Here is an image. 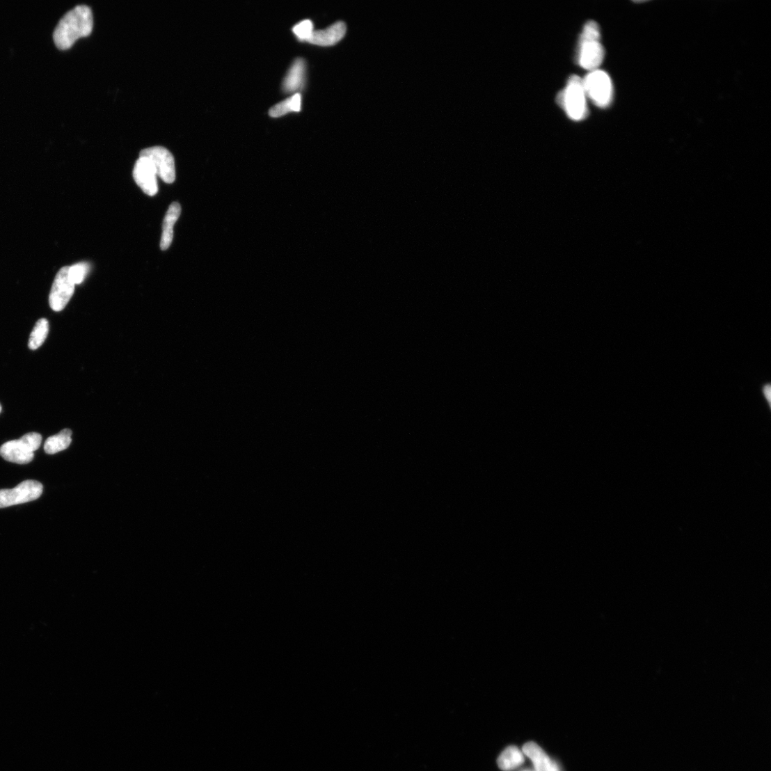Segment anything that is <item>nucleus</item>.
<instances>
[{
	"label": "nucleus",
	"mask_w": 771,
	"mask_h": 771,
	"mask_svg": "<svg viewBox=\"0 0 771 771\" xmlns=\"http://www.w3.org/2000/svg\"><path fill=\"white\" fill-rule=\"evenodd\" d=\"M93 14L90 7L79 5L67 11L53 32L55 45L61 49L72 46L79 38L88 36L93 29Z\"/></svg>",
	"instance_id": "1"
},
{
	"label": "nucleus",
	"mask_w": 771,
	"mask_h": 771,
	"mask_svg": "<svg viewBox=\"0 0 771 771\" xmlns=\"http://www.w3.org/2000/svg\"><path fill=\"white\" fill-rule=\"evenodd\" d=\"M605 57V49L601 43L598 24L589 21L584 26L578 50V63L590 72L598 70Z\"/></svg>",
	"instance_id": "2"
},
{
	"label": "nucleus",
	"mask_w": 771,
	"mask_h": 771,
	"mask_svg": "<svg viewBox=\"0 0 771 771\" xmlns=\"http://www.w3.org/2000/svg\"><path fill=\"white\" fill-rule=\"evenodd\" d=\"M587 98L583 79L573 75L569 78L565 89L559 93L557 102L571 120L581 121L588 116Z\"/></svg>",
	"instance_id": "3"
},
{
	"label": "nucleus",
	"mask_w": 771,
	"mask_h": 771,
	"mask_svg": "<svg viewBox=\"0 0 771 771\" xmlns=\"http://www.w3.org/2000/svg\"><path fill=\"white\" fill-rule=\"evenodd\" d=\"M42 440V437L38 433L26 434L19 439L5 443L0 447V455L12 463H29L34 459V452L40 447Z\"/></svg>",
	"instance_id": "4"
},
{
	"label": "nucleus",
	"mask_w": 771,
	"mask_h": 771,
	"mask_svg": "<svg viewBox=\"0 0 771 771\" xmlns=\"http://www.w3.org/2000/svg\"><path fill=\"white\" fill-rule=\"evenodd\" d=\"M583 84L587 97L598 107L609 106L613 99V84L610 75L602 70L590 72L583 79Z\"/></svg>",
	"instance_id": "5"
},
{
	"label": "nucleus",
	"mask_w": 771,
	"mask_h": 771,
	"mask_svg": "<svg viewBox=\"0 0 771 771\" xmlns=\"http://www.w3.org/2000/svg\"><path fill=\"white\" fill-rule=\"evenodd\" d=\"M43 486L34 480H26L12 489L0 490V509L31 502L41 497Z\"/></svg>",
	"instance_id": "6"
},
{
	"label": "nucleus",
	"mask_w": 771,
	"mask_h": 771,
	"mask_svg": "<svg viewBox=\"0 0 771 771\" xmlns=\"http://www.w3.org/2000/svg\"><path fill=\"white\" fill-rule=\"evenodd\" d=\"M140 156L149 158L153 163L157 175L164 182L172 184L176 179L175 158L167 149L154 146L143 150Z\"/></svg>",
	"instance_id": "7"
},
{
	"label": "nucleus",
	"mask_w": 771,
	"mask_h": 771,
	"mask_svg": "<svg viewBox=\"0 0 771 771\" xmlns=\"http://www.w3.org/2000/svg\"><path fill=\"white\" fill-rule=\"evenodd\" d=\"M75 285L69 277V267H63L54 280L49 296L51 309L54 312L63 311L74 294Z\"/></svg>",
	"instance_id": "8"
},
{
	"label": "nucleus",
	"mask_w": 771,
	"mask_h": 771,
	"mask_svg": "<svg viewBox=\"0 0 771 771\" xmlns=\"http://www.w3.org/2000/svg\"><path fill=\"white\" fill-rule=\"evenodd\" d=\"M133 177L146 195L153 197L158 192L157 172L152 161L148 157L140 156L136 161Z\"/></svg>",
	"instance_id": "9"
},
{
	"label": "nucleus",
	"mask_w": 771,
	"mask_h": 771,
	"mask_svg": "<svg viewBox=\"0 0 771 771\" xmlns=\"http://www.w3.org/2000/svg\"><path fill=\"white\" fill-rule=\"evenodd\" d=\"M347 33L346 24L337 22L324 30L314 31L308 42L319 46H332L339 42Z\"/></svg>",
	"instance_id": "10"
},
{
	"label": "nucleus",
	"mask_w": 771,
	"mask_h": 771,
	"mask_svg": "<svg viewBox=\"0 0 771 771\" xmlns=\"http://www.w3.org/2000/svg\"><path fill=\"white\" fill-rule=\"evenodd\" d=\"M306 74V63L304 59L296 58L291 65L283 81V88L286 93H297L304 86Z\"/></svg>",
	"instance_id": "11"
},
{
	"label": "nucleus",
	"mask_w": 771,
	"mask_h": 771,
	"mask_svg": "<svg viewBox=\"0 0 771 771\" xmlns=\"http://www.w3.org/2000/svg\"><path fill=\"white\" fill-rule=\"evenodd\" d=\"M181 212L182 207L180 205L175 202L170 205L166 215L164 216L160 242V248L163 251L168 250L173 242L174 226L180 216Z\"/></svg>",
	"instance_id": "12"
},
{
	"label": "nucleus",
	"mask_w": 771,
	"mask_h": 771,
	"mask_svg": "<svg viewBox=\"0 0 771 771\" xmlns=\"http://www.w3.org/2000/svg\"><path fill=\"white\" fill-rule=\"evenodd\" d=\"M522 752L529 757L534 765L536 771H549L552 761L537 743L529 742L523 747Z\"/></svg>",
	"instance_id": "13"
},
{
	"label": "nucleus",
	"mask_w": 771,
	"mask_h": 771,
	"mask_svg": "<svg viewBox=\"0 0 771 771\" xmlns=\"http://www.w3.org/2000/svg\"><path fill=\"white\" fill-rule=\"evenodd\" d=\"M72 434L70 429H65L58 434L49 437L45 443V452L54 454L67 450L72 443Z\"/></svg>",
	"instance_id": "14"
},
{
	"label": "nucleus",
	"mask_w": 771,
	"mask_h": 771,
	"mask_svg": "<svg viewBox=\"0 0 771 771\" xmlns=\"http://www.w3.org/2000/svg\"><path fill=\"white\" fill-rule=\"evenodd\" d=\"M524 754L516 747H507L500 756L498 763L502 770H511L525 763Z\"/></svg>",
	"instance_id": "15"
},
{
	"label": "nucleus",
	"mask_w": 771,
	"mask_h": 771,
	"mask_svg": "<svg viewBox=\"0 0 771 771\" xmlns=\"http://www.w3.org/2000/svg\"><path fill=\"white\" fill-rule=\"evenodd\" d=\"M301 106V95L295 93L291 97L274 105L269 114L272 118H280L291 112H299Z\"/></svg>",
	"instance_id": "16"
},
{
	"label": "nucleus",
	"mask_w": 771,
	"mask_h": 771,
	"mask_svg": "<svg viewBox=\"0 0 771 771\" xmlns=\"http://www.w3.org/2000/svg\"><path fill=\"white\" fill-rule=\"evenodd\" d=\"M49 333V322L46 319H39L31 335L29 347L31 350L40 347L46 340Z\"/></svg>",
	"instance_id": "17"
},
{
	"label": "nucleus",
	"mask_w": 771,
	"mask_h": 771,
	"mask_svg": "<svg viewBox=\"0 0 771 771\" xmlns=\"http://www.w3.org/2000/svg\"><path fill=\"white\" fill-rule=\"evenodd\" d=\"M292 31L299 41L308 42L314 32V24L310 19L303 20L293 27Z\"/></svg>",
	"instance_id": "18"
},
{
	"label": "nucleus",
	"mask_w": 771,
	"mask_h": 771,
	"mask_svg": "<svg viewBox=\"0 0 771 771\" xmlns=\"http://www.w3.org/2000/svg\"><path fill=\"white\" fill-rule=\"evenodd\" d=\"M89 266L87 263L82 262L69 267V277L71 281L76 285L84 282Z\"/></svg>",
	"instance_id": "19"
},
{
	"label": "nucleus",
	"mask_w": 771,
	"mask_h": 771,
	"mask_svg": "<svg viewBox=\"0 0 771 771\" xmlns=\"http://www.w3.org/2000/svg\"><path fill=\"white\" fill-rule=\"evenodd\" d=\"M761 391H762V393H763V396L765 397V399H766V401L768 404L769 408H771V385H770V383H767V384L763 385Z\"/></svg>",
	"instance_id": "20"
},
{
	"label": "nucleus",
	"mask_w": 771,
	"mask_h": 771,
	"mask_svg": "<svg viewBox=\"0 0 771 771\" xmlns=\"http://www.w3.org/2000/svg\"><path fill=\"white\" fill-rule=\"evenodd\" d=\"M549 771H562L560 765L555 761H552Z\"/></svg>",
	"instance_id": "21"
},
{
	"label": "nucleus",
	"mask_w": 771,
	"mask_h": 771,
	"mask_svg": "<svg viewBox=\"0 0 771 771\" xmlns=\"http://www.w3.org/2000/svg\"><path fill=\"white\" fill-rule=\"evenodd\" d=\"M2 409H3V408H2V405H1V404H0V413H1V412H2Z\"/></svg>",
	"instance_id": "22"
}]
</instances>
